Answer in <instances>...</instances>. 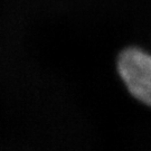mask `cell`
<instances>
[{
  "label": "cell",
  "instance_id": "6da1fadb",
  "mask_svg": "<svg viewBox=\"0 0 151 151\" xmlns=\"http://www.w3.org/2000/svg\"><path fill=\"white\" fill-rule=\"evenodd\" d=\"M118 70L130 93L151 106V54L137 47L124 49L118 60Z\"/></svg>",
  "mask_w": 151,
  "mask_h": 151
}]
</instances>
